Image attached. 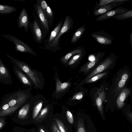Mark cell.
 I'll return each mask as SVG.
<instances>
[{
	"label": "cell",
	"instance_id": "1",
	"mask_svg": "<svg viewBox=\"0 0 132 132\" xmlns=\"http://www.w3.org/2000/svg\"><path fill=\"white\" fill-rule=\"evenodd\" d=\"M6 55L11 60V62L14 67L24 72L29 77L36 86L38 88L40 87L41 83L36 73L33 71L28 65L6 54Z\"/></svg>",
	"mask_w": 132,
	"mask_h": 132
},
{
	"label": "cell",
	"instance_id": "2",
	"mask_svg": "<svg viewBox=\"0 0 132 132\" xmlns=\"http://www.w3.org/2000/svg\"><path fill=\"white\" fill-rule=\"evenodd\" d=\"M73 21L71 17L67 15L65 17L61 29L57 37L48 45L43 49L52 51L59 50L61 48L59 46L60 41L61 37L65 33L68 32L73 27Z\"/></svg>",
	"mask_w": 132,
	"mask_h": 132
},
{
	"label": "cell",
	"instance_id": "3",
	"mask_svg": "<svg viewBox=\"0 0 132 132\" xmlns=\"http://www.w3.org/2000/svg\"><path fill=\"white\" fill-rule=\"evenodd\" d=\"M3 36L13 43L15 45V49L17 51L36 55V53L28 44L15 37L9 35H5Z\"/></svg>",
	"mask_w": 132,
	"mask_h": 132
},
{
	"label": "cell",
	"instance_id": "4",
	"mask_svg": "<svg viewBox=\"0 0 132 132\" xmlns=\"http://www.w3.org/2000/svg\"><path fill=\"white\" fill-rule=\"evenodd\" d=\"M91 35L94 39L101 45H109L112 44L113 37L105 31H96L92 33Z\"/></svg>",
	"mask_w": 132,
	"mask_h": 132
},
{
	"label": "cell",
	"instance_id": "5",
	"mask_svg": "<svg viewBox=\"0 0 132 132\" xmlns=\"http://www.w3.org/2000/svg\"><path fill=\"white\" fill-rule=\"evenodd\" d=\"M34 20L32 23L29 22V27L31 31L35 41L38 43H40L42 41V34L39 26L37 19L34 12H32Z\"/></svg>",
	"mask_w": 132,
	"mask_h": 132
},
{
	"label": "cell",
	"instance_id": "6",
	"mask_svg": "<svg viewBox=\"0 0 132 132\" xmlns=\"http://www.w3.org/2000/svg\"><path fill=\"white\" fill-rule=\"evenodd\" d=\"M0 82L7 85L12 84V78L8 68L0 59Z\"/></svg>",
	"mask_w": 132,
	"mask_h": 132
},
{
	"label": "cell",
	"instance_id": "7",
	"mask_svg": "<svg viewBox=\"0 0 132 132\" xmlns=\"http://www.w3.org/2000/svg\"><path fill=\"white\" fill-rule=\"evenodd\" d=\"M34 9L37 18L42 26L46 31L49 32L50 26L47 20L44 11L37 3L34 5Z\"/></svg>",
	"mask_w": 132,
	"mask_h": 132
},
{
	"label": "cell",
	"instance_id": "8",
	"mask_svg": "<svg viewBox=\"0 0 132 132\" xmlns=\"http://www.w3.org/2000/svg\"><path fill=\"white\" fill-rule=\"evenodd\" d=\"M124 2L112 3L101 6L96 5L93 10V14L95 16L101 15L112 10L114 8L122 4Z\"/></svg>",
	"mask_w": 132,
	"mask_h": 132
},
{
	"label": "cell",
	"instance_id": "9",
	"mask_svg": "<svg viewBox=\"0 0 132 132\" xmlns=\"http://www.w3.org/2000/svg\"><path fill=\"white\" fill-rule=\"evenodd\" d=\"M129 9L126 8L119 6L116 9L100 15L95 19L96 21H101L112 18L114 16L128 11Z\"/></svg>",
	"mask_w": 132,
	"mask_h": 132
},
{
	"label": "cell",
	"instance_id": "10",
	"mask_svg": "<svg viewBox=\"0 0 132 132\" xmlns=\"http://www.w3.org/2000/svg\"><path fill=\"white\" fill-rule=\"evenodd\" d=\"M29 22L28 14L26 9L24 8L21 11L18 18V27L20 29L23 27L26 32H27L28 30Z\"/></svg>",
	"mask_w": 132,
	"mask_h": 132
},
{
	"label": "cell",
	"instance_id": "11",
	"mask_svg": "<svg viewBox=\"0 0 132 132\" xmlns=\"http://www.w3.org/2000/svg\"><path fill=\"white\" fill-rule=\"evenodd\" d=\"M63 20L61 19L56 24L55 27L51 31L48 38L45 42L44 47H39L40 48H43L52 42L57 37L62 26Z\"/></svg>",
	"mask_w": 132,
	"mask_h": 132
},
{
	"label": "cell",
	"instance_id": "12",
	"mask_svg": "<svg viewBox=\"0 0 132 132\" xmlns=\"http://www.w3.org/2000/svg\"><path fill=\"white\" fill-rule=\"evenodd\" d=\"M112 57V56H110L107 58L99 66L93 71L88 77L87 79L90 78L107 68L113 61V59Z\"/></svg>",
	"mask_w": 132,
	"mask_h": 132
},
{
	"label": "cell",
	"instance_id": "13",
	"mask_svg": "<svg viewBox=\"0 0 132 132\" xmlns=\"http://www.w3.org/2000/svg\"><path fill=\"white\" fill-rule=\"evenodd\" d=\"M13 70L16 77L22 84L29 86H31L29 80L21 71L14 66Z\"/></svg>",
	"mask_w": 132,
	"mask_h": 132
},
{
	"label": "cell",
	"instance_id": "14",
	"mask_svg": "<svg viewBox=\"0 0 132 132\" xmlns=\"http://www.w3.org/2000/svg\"><path fill=\"white\" fill-rule=\"evenodd\" d=\"M84 52H85V50L84 48L81 47H76L63 56L61 59V60L63 63H66L69 59L72 56L75 54L81 53Z\"/></svg>",
	"mask_w": 132,
	"mask_h": 132
},
{
	"label": "cell",
	"instance_id": "15",
	"mask_svg": "<svg viewBox=\"0 0 132 132\" xmlns=\"http://www.w3.org/2000/svg\"><path fill=\"white\" fill-rule=\"evenodd\" d=\"M85 24L86 23L84 24L81 27L75 31L71 39V43H76L82 36L86 30V28L85 27Z\"/></svg>",
	"mask_w": 132,
	"mask_h": 132
},
{
	"label": "cell",
	"instance_id": "16",
	"mask_svg": "<svg viewBox=\"0 0 132 132\" xmlns=\"http://www.w3.org/2000/svg\"><path fill=\"white\" fill-rule=\"evenodd\" d=\"M130 92V90L127 88L124 89L121 91L117 101V105L118 108H121L124 106V101Z\"/></svg>",
	"mask_w": 132,
	"mask_h": 132
},
{
	"label": "cell",
	"instance_id": "17",
	"mask_svg": "<svg viewBox=\"0 0 132 132\" xmlns=\"http://www.w3.org/2000/svg\"><path fill=\"white\" fill-rule=\"evenodd\" d=\"M99 95L96 101V104L101 114L103 115V102L105 98V94L103 91L101 93H99Z\"/></svg>",
	"mask_w": 132,
	"mask_h": 132
},
{
	"label": "cell",
	"instance_id": "18",
	"mask_svg": "<svg viewBox=\"0 0 132 132\" xmlns=\"http://www.w3.org/2000/svg\"><path fill=\"white\" fill-rule=\"evenodd\" d=\"M43 11L47 20L49 26H51L52 24L53 23L54 20L52 10L48 5L46 8Z\"/></svg>",
	"mask_w": 132,
	"mask_h": 132
},
{
	"label": "cell",
	"instance_id": "19",
	"mask_svg": "<svg viewBox=\"0 0 132 132\" xmlns=\"http://www.w3.org/2000/svg\"><path fill=\"white\" fill-rule=\"evenodd\" d=\"M49 112V108L46 106L40 112L36 118L35 120L37 122H40L47 116Z\"/></svg>",
	"mask_w": 132,
	"mask_h": 132
},
{
	"label": "cell",
	"instance_id": "20",
	"mask_svg": "<svg viewBox=\"0 0 132 132\" xmlns=\"http://www.w3.org/2000/svg\"><path fill=\"white\" fill-rule=\"evenodd\" d=\"M30 106L29 104H27L20 109L18 113V117L19 119H23L26 117L29 111Z\"/></svg>",
	"mask_w": 132,
	"mask_h": 132
},
{
	"label": "cell",
	"instance_id": "21",
	"mask_svg": "<svg viewBox=\"0 0 132 132\" xmlns=\"http://www.w3.org/2000/svg\"><path fill=\"white\" fill-rule=\"evenodd\" d=\"M132 17V10H129L123 13L113 17L117 20H122L130 18Z\"/></svg>",
	"mask_w": 132,
	"mask_h": 132
},
{
	"label": "cell",
	"instance_id": "22",
	"mask_svg": "<svg viewBox=\"0 0 132 132\" xmlns=\"http://www.w3.org/2000/svg\"><path fill=\"white\" fill-rule=\"evenodd\" d=\"M16 9L14 7L0 4V13H10L15 11Z\"/></svg>",
	"mask_w": 132,
	"mask_h": 132
},
{
	"label": "cell",
	"instance_id": "23",
	"mask_svg": "<svg viewBox=\"0 0 132 132\" xmlns=\"http://www.w3.org/2000/svg\"><path fill=\"white\" fill-rule=\"evenodd\" d=\"M68 82H61L58 79H56V91L59 92L62 91L68 87L69 85Z\"/></svg>",
	"mask_w": 132,
	"mask_h": 132
},
{
	"label": "cell",
	"instance_id": "24",
	"mask_svg": "<svg viewBox=\"0 0 132 132\" xmlns=\"http://www.w3.org/2000/svg\"><path fill=\"white\" fill-rule=\"evenodd\" d=\"M43 102L40 101L38 103L34 106L33 111L32 118L35 119L41 110L43 105Z\"/></svg>",
	"mask_w": 132,
	"mask_h": 132
},
{
	"label": "cell",
	"instance_id": "25",
	"mask_svg": "<svg viewBox=\"0 0 132 132\" xmlns=\"http://www.w3.org/2000/svg\"><path fill=\"white\" fill-rule=\"evenodd\" d=\"M131 0H101L99 1V3H96V5L101 6L112 3L119 2H124L128 1Z\"/></svg>",
	"mask_w": 132,
	"mask_h": 132
},
{
	"label": "cell",
	"instance_id": "26",
	"mask_svg": "<svg viewBox=\"0 0 132 132\" xmlns=\"http://www.w3.org/2000/svg\"><path fill=\"white\" fill-rule=\"evenodd\" d=\"M54 119L56 122L57 126L60 132H68L67 128L61 121L58 119Z\"/></svg>",
	"mask_w": 132,
	"mask_h": 132
},
{
	"label": "cell",
	"instance_id": "27",
	"mask_svg": "<svg viewBox=\"0 0 132 132\" xmlns=\"http://www.w3.org/2000/svg\"><path fill=\"white\" fill-rule=\"evenodd\" d=\"M77 132H86L84 122L82 119L79 118L78 121Z\"/></svg>",
	"mask_w": 132,
	"mask_h": 132
},
{
	"label": "cell",
	"instance_id": "28",
	"mask_svg": "<svg viewBox=\"0 0 132 132\" xmlns=\"http://www.w3.org/2000/svg\"><path fill=\"white\" fill-rule=\"evenodd\" d=\"M85 52L81 53L75 54L72 57L68 63L69 65H71L73 64L78 60L80 59L83 56Z\"/></svg>",
	"mask_w": 132,
	"mask_h": 132
},
{
	"label": "cell",
	"instance_id": "29",
	"mask_svg": "<svg viewBox=\"0 0 132 132\" xmlns=\"http://www.w3.org/2000/svg\"><path fill=\"white\" fill-rule=\"evenodd\" d=\"M106 73V72H105L98 74L88 80L87 82H91L96 81L105 75Z\"/></svg>",
	"mask_w": 132,
	"mask_h": 132
},
{
	"label": "cell",
	"instance_id": "30",
	"mask_svg": "<svg viewBox=\"0 0 132 132\" xmlns=\"http://www.w3.org/2000/svg\"><path fill=\"white\" fill-rule=\"evenodd\" d=\"M128 77V75L126 74H125L122 75L121 80L118 83V85L119 87H122L124 86L125 82L127 79Z\"/></svg>",
	"mask_w": 132,
	"mask_h": 132
},
{
	"label": "cell",
	"instance_id": "31",
	"mask_svg": "<svg viewBox=\"0 0 132 132\" xmlns=\"http://www.w3.org/2000/svg\"><path fill=\"white\" fill-rule=\"evenodd\" d=\"M66 115L68 122L71 124H72L74 121L73 118L72 113L69 111L66 112Z\"/></svg>",
	"mask_w": 132,
	"mask_h": 132
},
{
	"label": "cell",
	"instance_id": "32",
	"mask_svg": "<svg viewBox=\"0 0 132 132\" xmlns=\"http://www.w3.org/2000/svg\"><path fill=\"white\" fill-rule=\"evenodd\" d=\"M52 132H60L55 123L53 122L51 126Z\"/></svg>",
	"mask_w": 132,
	"mask_h": 132
},
{
	"label": "cell",
	"instance_id": "33",
	"mask_svg": "<svg viewBox=\"0 0 132 132\" xmlns=\"http://www.w3.org/2000/svg\"><path fill=\"white\" fill-rule=\"evenodd\" d=\"M83 94L82 92H79L75 95L72 98V100H79L81 99L83 97Z\"/></svg>",
	"mask_w": 132,
	"mask_h": 132
},
{
	"label": "cell",
	"instance_id": "34",
	"mask_svg": "<svg viewBox=\"0 0 132 132\" xmlns=\"http://www.w3.org/2000/svg\"><path fill=\"white\" fill-rule=\"evenodd\" d=\"M5 124V120L3 118H0V129H1Z\"/></svg>",
	"mask_w": 132,
	"mask_h": 132
},
{
	"label": "cell",
	"instance_id": "35",
	"mask_svg": "<svg viewBox=\"0 0 132 132\" xmlns=\"http://www.w3.org/2000/svg\"><path fill=\"white\" fill-rule=\"evenodd\" d=\"M97 58H96V60L94 61H91L90 62L88 65L87 68L88 69L92 67H93L95 65V62L96 61V60L97 59Z\"/></svg>",
	"mask_w": 132,
	"mask_h": 132
},
{
	"label": "cell",
	"instance_id": "36",
	"mask_svg": "<svg viewBox=\"0 0 132 132\" xmlns=\"http://www.w3.org/2000/svg\"><path fill=\"white\" fill-rule=\"evenodd\" d=\"M89 60L91 61H95L96 59V57L93 55H91L89 56L88 58Z\"/></svg>",
	"mask_w": 132,
	"mask_h": 132
},
{
	"label": "cell",
	"instance_id": "37",
	"mask_svg": "<svg viewBox=\"0 0 132 132\" xmlns=\"http://www.w3.org/2000/svg\"><path fill=\"white\" fill-rule=\"evenodd\" d=\"M39 132H48L47 130L41 127H39Z\"/></svg>",
	"mask_w": 132,
	"mask_h": 132
},
{
	"label": "cell",
	"instance_id": "38",
	"mask_svg": "<svg viewBox=\"0 0 132 132\" xmlns=\"http://www.w3.org/2000/svg\"><path fill=\"white\" fill-rule=\"evenodd\" d=\"M130 43L131 46L132 48V33H131L130 34Z\"/></svg>",
	"mask_w": 132,
	"mask_h": 132
},
{
	"label": "cell",
	"instance_id": "39",
	"mask_svg": "<svg viewBox=\"0 0 132 132\" xmlns=\"http://www.w3.org/2000/svg\"><path fill=\"white\" fill-rule=\"evenodd\" d=\"M31 132H34L32 131Z\"/></svg>",
	"mask_w": 132,
	"mask_h": 132
}]
</instances>
